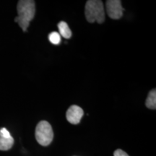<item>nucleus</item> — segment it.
Wrapping results in <instances>:
<instances>
[{
  "instance_id": "obj_1",
  "label": "nucleus",
  "mask_w": 156,
  "mask_h": 156,
  "mask_svg": "<svg viewBox=\"0 0 156 156\" xmlns=\"http://www.w3.org/2000/svg\"><path fill=\"white\" fill-rule=\"evenodd\" d=\"M17 14L15 22L18 23L19 26L24 32H27L30 22L34 19L36 13V4L33 0H20L17 4Z\"/></svg>"
},
{
  "instance_id": "obj_2",
  "label": "nucleus",
  "mask_w": 156,
  "mask_h": 156,
  "mask_svg": "<svg viewBox=\"0 0 156 156\" xmlns=\"http://www.w3.org/2000/svg\"><path fill=\"white\" fill-rule=\"evenodd\" d=\"M85 14L87 22L101 24L105 20V10L102 1L89 0L85 4Z\"/></svg>"
},
{
  "instance_id": "obj_3",
  "label": "nucleus",
  "mask_w": 156,
  "mask_h": 156,
  "mask_svg": "<svg viewBox=\"0 0 156 156\" xmlns=\"http://www.w3.org/2000/svg\"><path fill=\"white\" fill-rule=\"evenodd\" d=\"M54 138V132L51 124L46 121H41L36 128V139L42 146H48Z\"/></svg>"
},
{
  "instance_id": "obj_4",
  "label": "nucleus",
  "mask_w": 156,
  "mask_h": 156,
  "mask_svg": "<svg viewBox=\"0 0 156 156\" xmlns=\"http://www.w3.org/2000/svg\"><path fill=\"white\" fill-rule=\"evenodd\" d=\"M106 12L112 19L119 20L123 16L124 8L120 0H108L106 2Z\"/></svg>"
},
{
  "instance_id": "obj_5",
  "label": "nucleus",
  "mask_w": 156,
  "mask_h": 156,
  "mask_svg": "<svg viewBox=\"0 0 156 156\" xmlns=\"http://www.w3.org/2000/svg\"><path fill=\"white\" fill-rule=\"evenodd\" d=\"M83 115L84 112L83 108L78 106L73 105V106H70L67 111L66 118H67V120L70 124H78L80 122V120Z\"/></svg>"
},
{
  "instance_id": "obj_6",
  "label": "nucleus",
  "mask_w": 156,
  "mask_h": 156,
  "mask_svg": "<svg viewBox=\"0 0 156 156\" xmlns=\"http://www.w3.org/2000/svg\"><path fill=\"white\" fill-rule=\"evenodd\" d=\"M14 145L12 136H7L0 132V151H9Z\"/></svg>"
},
{
  "instance_id": "obj_7",
  "label": "nucleus",
  "mask_w": 156,
  "mask_h": 156,
  "mask_svg": "<svg viewBox=\"0 0 156 156\" xmlns=\"http://www.w3.org/2000/svg\"><path fill=\"white\" fill-rule=\"evenodd\" d=\"M58 28L59 31V35L63 38L69 39L72 36V31L68 26V24L64 21H61L58 23Z\"/></svg>"
},
{
  "instance_id": "obj_8",
  "label": "nucleus",
  "mask_w": 156,
  "mask_h": 156,
  "mask_svg": "<svg viewBox=\"0 0 156 156\" xmlns=\"http://www.w3.org/2000/svg\"><path fill=\"white\" fill-rule=\"evenodd\" d=\"M145 105L148 108L155 110L156 108V90L153 89L148 93L147 98L146 99Z\"/></svg>"
},
{
  "instance_id": "obj_9",
  "label": "nucleus",
  "mask_w": 156,
  "mask_h": 156,
  "mask_svg": "<svg viewBox=\"0 0 156 156\" xmlns=\"http://www.w3.org/2000/svg\"><path fill=\"white\" fill-rule=\"evenodd\" d=\"M48 40L49 41L54 45H58L61 43L62 39L61 36L57 32H51L48 35Z\"/></svg>"
},
{
  "instance_id": "obj_10",
  "label": "nucleus",
  "mask_w": 156,
  "mask_h": 156,
  "mask_svg": "<svg viewBox=\"0 0 156 156\" xmlns=\"http://www.w3.org/2000/svg\"><path fill=\"white\" fill-rule=\"evenodd\" d=\"M114 156H129L127 153H125V152L121 149L116 150V151L114 152Z\"/></svg>"
}]
</instances>
